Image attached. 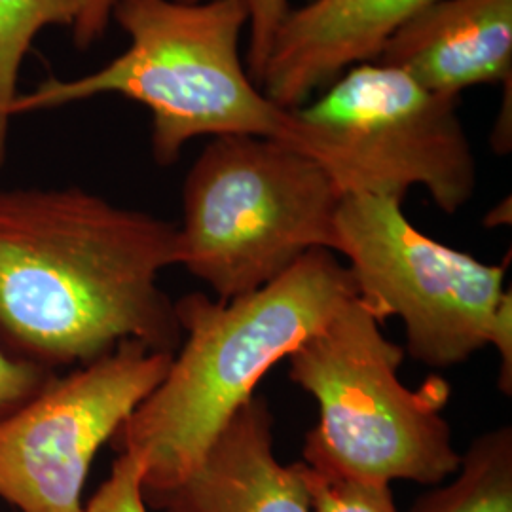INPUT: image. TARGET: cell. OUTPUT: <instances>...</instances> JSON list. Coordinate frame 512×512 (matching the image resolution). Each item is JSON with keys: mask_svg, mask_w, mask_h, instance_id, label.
Returning a JSON list of instances; mask_svg holds the SVG:
<instances>
[{"mask_svg": "<svg viewBox=\"0 0 512 512\" xmlns=\"http://www.w3.org/2000/svg\"><path fill=\"white\" fill-rule=\"evenodd\" d=\"M353 296L348 266L329 249H313L255 293L232 300L192 293L175 302L179 353L110 440L118 454L143 461L145 497L183 482L264 374Z\"/></svg>", "mask_w": 512, "mask_h": 512, "instance_id": "7a4b0ae2", "label": "cell"}, {"mask_svg": "<svg viewBox=\"0 0 512 512\" xmlns=\"http://www.w3.org/2000/svg\"><path fill=\"white\" fill-rule=\"evenodd\" d=\"M54 370L14 357L0 346V420L54 380Z\"/></svg>", "mask_w": 512, "mask_h": 512, "instance_id": "e0dca14e", "label": "cell"}, {"mask_svg": "<svg viewBox=\"0 0 512 512\" xmlns=\"http://www.w3.org/2000/svg\"><path fill=\"white\" fill-rule=\"evenodd\" d=\"M145 499L164 512H310L300 461L283 465L277 459L274 414L256 395L183 482Z\"/></svg>", "mask_w": 512, "mask_h": 512, "instance_id": "30bf717a", "label": "cell"}, {"mask_svg": "<svg viewBox=\"0 0 512 512\" xmlns=\"http://www.w3.org/2000/svg\"><path fill=\"white\" fill-rule=\"evenodd\" d=\"M93 0H0V167L6 158L12 105L18 97L21 63L46 27H71Z\"/></svg>", "mask_w": 512, "mask_h": 512, "instance_id": "4fadbf2b", "label": "cell"}, {"mask_svg": "<svg viewBox=\"0 0 512 512\" xmlns=\"http://www.w3.org/2000/svg\"><path fill=\"white\" fill-rule=\"evenodd\" d=\"M342 198L298 148L256 135L213 137L184 179L179 264L219 300L255 293L313 249L336 253Z\"/></svg>", "mask_w": 512, "mask_h": 512, "instance_id": "5b68a950", "label": "cell"}, {"mask_svg": "<svg viewBox=\"0 0 512 512\" xmlns=\"http://www.w3.org/2000/svg\"><path fill=\"white\" fill-rule=\"evenodd\" d=\"M310 512H401L389 484L319 473L300 461Z\"/></svg>", "mask_w": 512, "mask_h": 512, "instance_id": "5bb4252c", "label": "cell"}, {"mask_svg": "<svg viewBox=\"0 0 512 512\" xmlns=\"http://www.w3.org/2000/svg\"><path fill=\"white\" fill-rule=\"evenodd\" d=\"M145 465L135 454H118L110 476L82 512H148L143 492Z\"/></svg>", "mask_w": 512, "mask_h": 512, "instance_id": "9a60e30c", "label": "cell"}, {"mask_svg": "<svg viewBox=\"0 0 512 512\" xmlns=\"http://www.w3.org/2000/svg\"><path fill=\"white\" fill-rule=\"evenodd\" d=\"M129 48L76 80L50 78L19 93L12 116L114 93L152 114V156L173 165L198 137L256 135L294 147L293 110L270 101L249 76L239 0H116L112 16Z\"/></svg>", "mask_w": 512, "mask_h": 512, "instance_id": "3957f363", "label": "cell"}, {"mask_svg": "<svg viewBox=\"0 0 512 512\" xmlns=\"http://www.w3.org/2000/svg\"><path fill=\"white\" fill-rule=\"evenodd\" d=\"M336 253L348 258L357 298L378 323L397 315L406 351L429 368L463 365L497 349L499 389L512 395V293L507 262L484 264L421 234L403 202L344 194L336 213Z\"/></svg>", "mask_w": 512, "mask_h": 512, "instance_id": "8992f818", "label": "cell"}, {"mask_svg": "<svg viewBox=\"0 0 512 512\" xmlns=\"http://www.w3.org/2000/svg\"><path fill=\"white\" fill-rule=\"evenodd\" d=\"M435 0H310L275 31L258 88L294 110L351 67L376 61L385 44Z\"/></svg>", "mask_w": 512, "mask_h": 512, "instance_id": "9c48e42d", "label": "cell"}, {"mask_svg": "<svg viewBox=\"0 0 512 512\" xmlns=\"http://www.w3.org/2000/svg\"><path fill=\"white\" fill-rule=\"evenodd\" d=\"M177 224L82 188L0 190V346L48 370L124 342L177 353L183 330L160 272Z\"/></svg>", "mask_w": 512, "mask_h": 512, "instance_id": "6da1fadb", "label": "cell"}, {"mask_svg": "<svg viewBox=\"0 0 512 512\" xmlns=\"http://www.w3.org/2000/svg\"><path fill=\"white\" fill-rule=\"evenodd\" d=\"M410 512H512L511 425L476 437L454 478L423 492Z\"/></svg>", "mask_w": 512, "mask_h": 512, "instance_id": "7c38bea8", "label": "cell"}, {"mask_svg": "<svg viewBox=\"0 0 512 512\" xmlns=\"http://www.w3.org/2000/svg\"><path fill=\"white\" fill-rule=\"evenodd\" d=\"M404 348L387 340L357 296L289 353V378L310 393L319 420L302 463L327 475L439 486L459 469L442 410L450 384L431 374L418 389L399 378Z\"/></svg>", "mask_w": 512, "mask_h": 512, "instance_id": "277c9868", "label": "cell"}, {"mask_svg": "<svg viewBox=\"0 0 512 512\" xmlns=\"http://www.w3.org/2000/svg\"><path fill=\"white\" fill-rule=\"evenodd\" d=\"M173 353L124 342L0 420V497L19 512H82L93 459L164 380Z\"/></svg>", "mask_w": 512, "mask_h": 512, "instance_id": "ba28073f", "label": "cell"}, {"mask_svg": "<svg viewBox=\"0 0 512 512\" xmlns=\"http://www.w3.org/2000/svg\"><path fill=\"white\" fill-rule=\"evenodd\" d=\"M116 0H93L92 6L73 27L74 42L78 48H86L101 37L109 25Z\"/></svg>", "mask_w": 512, "mask_h": 512, "instance_id": "ac0fdd59", "label": "cell"}, {"mask_svg": "<svg viewBox=\"0 0 512 512\" xmlns=\"http://www.w3.org/2000/svg\"><path fill=\"white\" fill-rule=\"evenodd\" d=\"M459 103L370 61L293 110L294 148L321 165L342 194L403 202L421 186L440 211L456 215L478 183Z\"/></svg>", "mask_w": 512, "mask_h": 512, "instance_id": "52a82bcc", "label": "cell"}, {"mask_svg": "<svg viewBox=\"0 0 512 512\" xmlns=\"http://www.w3.org/2000/svg\"><path fill=\"white\" fill-rule=\"evenodd\" d=\"M376 61L456 99L480 84H511L512 0H435L404 23Z\"/></svg>", "mask_w": 512, "mask_h": 512, "instance_id": "8fae6325", "label": "cell"}, {"mask_svg": "<svg viewBox=\"0 0 512 512\" xmlns=\"http://www.w3.org/2000/svg\"><path fill=\"white\" fill-rule=\"evenodd\" d=\"M247 12V71L256 86L272 48L275 31L291 10V0H239Z\"/></svg>", "mask_w": 512, "mask_h": 512, "instance_id": "2e32d148", "label": "cell"}]
</instances>
